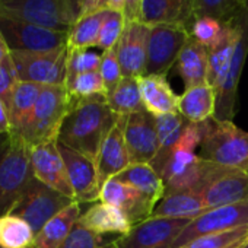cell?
Returning <instances> with one entry per match:
<instances>
[{
    "mask_svg": "<svg viewBox=\"0 0 248 248\" xmlns=\"http://www.w3.org/2000/svg\"><path fill=\"white\" fill-rule=\"evenodd\" d=\"M117 118L118 115L108 107L105 95L72 99L57 142L96 161L99 148Z\"/></svg>",
    "mask_w": 248,
    "mask_h": 248,
    "instance_id": "cell-1",
    "label": "cell"
},
{
    "mask_svg": "<svg viewBox=\"0 0 248 248\" xmlns=\"http://www.w3.org/2000/svg\"><path fill=\"white\" fill-rule=\"evenodd\" d=\"M31 148L21 136H0V216L11 213L34 180Z\"/></svg>",
    "mask_w": 248,
    "mask_h": 248,
    "instance_id": "cell-2",
    "label": "cell"
},
{
    "mask_svg": "<svg viewBox=\"0 0 248 248\" xmlns=\"http://www.w3.org/2000/svg\"><path fill=\"white\" fill-rule=\"evenodd\" d=\"M70 104L72 99L66 86H43L27 126L21 133V138L31 149L44 143L57 142Z\"/></svg>",
    "mask_w": 248,
    "mask_h": 248,
    "instance_id": "cell-3",
    "label": "cell"
},
{
    "mask_svg": "<svg viewBox=\"0 0 248 248\" xmlns=\"http://www.w3.org/2000/svg\"><path fill=\"white\" fill-rule=\"evenodd\" d=\"M197 155L216 165L244 170L248 164V132L232 121L213 117L204 123V135Z\"/></svg>",
    "mask_w": 248,
    "mask_h": 248,
    "instance_id": "cell-4",
    "label": "cell"
},
{
    "mask_svg": "<svg viewBox=\"0 0 248 248\" xmlns=\"http://www.w3.org/2000/svg\"><path fill=\"white\" fill-rule=\"evenodd\" d=\"M0 19L24 21L69 32L78 18L70 0H0Z\"/></svg>",
    "mask_w": 248,
    "mask_h": 248,
    "instance_id": "cell-5",
    "label": "cell"
},
{
    "mask_svg": "<svg viewBox=\"0 0 248 248\" xmlns=\"http://www.w3.org/2000/svg\"><path fill=\"white\" fill-rule=\"evenodd\" d=\"M67 56V46L53 51H11L19 80L43 86L66 85Z\"/></svg>",
    "mask_w": 248,
    "mask_h": 248,
    "instance_id": "cell-6",
    "label": "cell"
},
{
    "mask_svg": "<svg viewBox=\"0 0 248 248\" xmlns=\"http://www.w3.org/2000/svg\"><path fill=\"white\" fill-rule=\"evenodd\" d=\"M73 202L75 200L70 197L34 178L11 213L27 220L37 235L51 217H54Z\"/></svg>",
    "mask_w": 248,
    "mask_h": 248,
    "instance_id": "cell-7",
    "label": "cell"
},
{
    "mask_svg": "<svg viewBox=\"0 0 248 248\" xmlns=\"http://www.w3.org/2000/svg\"><path fill=\"white\" fill-rule=\"evenodd\" d=\"M191 219L154 217L133 225L124 235L115 236L117 248H172Z\"/></svg>",
    "mask_w": 248,
    "mask_h": 248,
    "instance_id": "cell-8",
    "label": "cell"
},
{
    "mask_svg": "<svg viewBox=\"0 0 248 248\" xmlns=\"http://www.w3.org/2000/svg\"><path fill=\"white\" fill-rule=\"evenodd\" d=\"M190 40L188 30L178 24L152 25L148 41L146 75H167Z\"/></svg>",
    "mask_w": 248,
    "mask_h": 248,
    "instance_id": "cell-9",
    "label": "cell"
},
{
    "mask_svg": "<svg viewBox=\"0 0 248 248\" xmlns=\"http://www.w3.org/2000/svg\"><path fill=\"white\" fill-rule=\"evenodd\" d=\"M0 31L11 51H53L67 46L69 37L67 31L11 19H0Z\"/></svg>",
    "mask_w": 248,
    "mask_h": 248,
    "instance_id": "cell-10",
    "label": "cell"
},
{
    "mask_svg": "<svg viewBox=\"0 0 248 248\" xmlns=\"http://www.w3.org/2000/svg\"><path fill=\"white\" fill-rule=\"evenodd\" d=\"M248 226V200L209 209L190 220L172 248H181L203 235Z\"/></svg>",
    "mask_w": 248,
    "mask_h": 248,
    "instance_id": "cell-11",
    "label": "cell"
},
{
    "mask_svg": "<svg viewBox=\"0 0 248 248\" xmlns=\"http://www.w3.org/2000/svg\"><path fill=\"white\" fill-rule=\"evenodd\" d=\"M124 138L133 164H151L159 151L156 117L148 109L130 114L124 127Z\"/></svg>",
    "mask_w": 248,
    "mask_h": 248,
    "instance_id": "cell-12",
    "label": "cell"
},
{
    "mask_svg": "<svg viewBox=\"0 0 248 248\" xmlns=\"http://www.w3.org/2000/svg\"><path fill=\"white\" fill-rule=\"evenodd\" d=\"M207 209L248 200V175L244 170L219 165L199 191Z\"/></svg>",
    "mask_w": 248,
    "mask_h": 248,
    "instance_id": "cell-13",
    "label": "cell"
},
{
    "mask_svg": "<svg viewBox=\"0 0 248 248\" xmlns=\"http://www.w3.org/2000/svg\"><path fill=\"white\" fill-rule=\"evenodd\" d=\"M149 31L151 27L140 21H126V27L115 46L124 78L139 79L146 75Z\"/></svg>",
    "mask_w": 248,
    "mask_h": 248,
    "instance_id": "cell-14",
    "label": "cell"
},
{
    "mask_svg": "<svg viewBox=\"0 0 248 248\" xmlns=\"http://www.w3.org/2000/svg\"><path fill=\"white\" fill-rule=\"evenodd\" d=\"M239 18L242 24V34L239 37V41L236 44V48L232 56V62L229 64L226 78L217 91V101H216V120H226L232 121L235 109H236V101H238V85L242 73V67L248 54V18L245 12L242 11V6L239 9Z\"/></svg>",
    "mask_w": 248,
    "mask_h": 248,
    "instance_id": "cell-15",
    "label": "cell"
},
{
    "mask_svg": "<svg viewBox=\"0 0 248 248\" xmlns=\"http://www.w3.org/2000/svg\"><path fill=\"white\" fill-rule=\"evenodd\" d=\"M127 117L129 115H118L115 124L99 148L95 164L101 187L108 180L115 178L132 165L129 149L126 145V138H124V127H126Z\"/></svg>",
    "mask_w": 248,
    "mask_h": 248,
    "instance_id": "cell-16",
    "label": "cell"
},
{
    "mask_svg": "<svg viewBox=\"0 0 248 248\" xmlns=\"http://www.w3.org/2000/svg\"><path fill=\"white\" fill-rule=\"evenodd\" d=\"M57 145L67 170L69 181L75 191V202L91 203L99 200L101 184L95 161L59 142Z\"/></svg>",
    "mask_w": 248,
    "mask_h": 248,
    "instance_id": "cell-17",
    "label": "cell"
},
{
    "mask_svg": "<svg viewBox=\"0 0 248 248\" xmlns=\"http://www.w3.org/2000/svg\"><path fill=\"white\" fill-rule=\"evenodd\" d=\"M31 162L34 177L37 180L75 200V191L69 181L67 170L59 151L57 142H50L32 148Z\"/></svg>",
    "mask_w": 248,
    "mask_h": 248,
    "instance_id": "cell-18",
    "label": "cell"
},
{
    "mask_svg": "<svg viewBox=\"0 0 248 248\" xmlns=\"http://www.w3.org/2000/svg\"><path fill=\"white\" fill-rule=\"evenodd\" d=\"M99 202L108 203L123 210L132 225H138L149 219L155 209L140 191L117 178L108 180L101 187Z\"/></svg>",
    "mask_w": 248,
    "mask_h": 248,
    "instance_id": "cell-19",
    "label": "cell"
},
{
    "mask_svg": "<svg viewBox=\"0 0 248 248\" xmlns=\"http://www.w3.org/2000/svg\"><path fill=\"white\" fill-rule=\"evenodd\" d=\"M193 19L191 0H143L139 21L152 27L178 24L188 28Z\"/></svg>",
    "mask_w": 248,
    "mask_h": 248,
    "instance_id": "cell-20",
    "label": "cell"
},
{
    "mask_svg": "<svg viewBox=\"0 0 248 248\" xmlns=\"http://www.w3.org/2000/svg\"><path fill=\"white\" fill-rule=\"evenodd\" d=\"M140 95L145 108L154 115L178 112L180 96L170 86L165 75H145L139 78Z\"/></svg>",
    "mask_w": 248,
    "mask_h": 248,
    "instance_id": "cell-21",
    "label": "cell"
},
{
    "mask_svg": "<svg viewBox=\"0 0 248 248\" xmlns=\"http://www.w3.org/2000/svg\"><path fill=\"white\" fill-rule=\"evenodd\" d=\"M79 223L98 235H124L133 226L123 210L104 202H98L83 212L79 217Z\"/></svg>",
    "mask_w": 248,
    "mask_h": 248,
    "instance_id": "cell-22",
    "label": "cell"
},
{
    "mask_svg": "<svg viewBox=\"0 0 248 248\" xmlns=\"http://www.w3.org/2000/svg\"><path fill=\"white\" fill-rule=\"evenodd\" d=\"M155 117H156V127H158L159 151L155 159L151 162V167L162 177L171 159L174 148L190 121H187L180 112L155 115Z\"/></svg>",
    "mask_w": 248,
    "mask_h": 248,
    "instance_id": "cell-23",
    "label": "cell"
},
{
    "mask_svg": "<svg viewBox=\"0 0 248 248\" xmlns=\"http://www.w3.org/2000/svg\"><path fill=\"white\" fill-rule=\"evenodd\" d=\"M217 95L213 86L203 83L186 89L178 99V112L190 123H206L216 114Z\"/></svg>",
    "mask_w": 248,
    "mask_h": 248,
    "instance_id": "cell-24",
    "label": "cell"
},
{
    "mask_svg": "<svg viewBox=\"0 0 248 248\" xmlns=\"http://www.w3.org/2000/svg\"><path fill=\"white\" fill-rule=\"evenodd\" d=\"M80 215V203L73 202L69 204L43 226L35 235L32 248H60L78 223Z\"/></svg>",
    "mask_w": 248,
    "mask_h": 248,
    "instance_id": "cell-25",
    "label": "cell"
},
{
    "mask_svg": "<svg viewBox=\"0 0 248 248\" xmlns=\"http://www.w3.org/2000/svg\"><path fill=\"white\" fill-rule=\"evenodd\" d=\"M177 70L184 82L186 89L207 83V48L190 37L177 60Z\"/></svg>",
    "mask_w": 248,
    "mask_h": 248,
    "instance_id": "cell-26",
    "label": "cell"
},
{
    "mask_svg": "<svg viewBox=\"0 0 248 248\" xmlns=\"http://www.w3.org/2000/svg\"><path fill=\"white\" fill-rule=\"evenodd\" d=\"M115 178L140 191L154 207L165 196V183L151 164H133Z\"/></svg>",
    "mask_w": 248,
    "mask_h": 248,
    "instance_id": "cell-27",
    "label": "cell"
},
{
    "mask_svg": "<svg viewBox=\"0 0 248 248\" xmlns=\"http://www.w3.org/2000/svg\"><path fill=\"white\" fill-rule=\"evenodd\" d=\"M209 210L203 197L194 191H180L165 194L152 212L154 217L194 219Z\"/></svg>",
    "mask_w": 248,
    "mask_h": 248,
    "instance_id": "cell-28",
    "label": "cell"
},
{
    "mask_svg": "<svg viewBox=\"0 0 248 248\" xmlns=\"http://www.w3.org/2000/svg\"><path fill=\"white\" fill-rule=\"evenodd\" d=\"M43 91V85L31 83V82H19L12 93L9 102V133L15 136H21L24 127L27 126L28 118L35 107V102Z\"/></svg>",
    "mask_w": 248,
    "mask_h": 248,
    "instance_id": "cell-29",
    "label": "cell"
},
{
    "mask_svg": "<svg viewBox=\"0 0 248 248\" xmlns=\"http://www.w3.org/2000/svg\"><path fill=\"white\" fill-rule=\"evenodd\" d=\"M105 98L108 107L117 115H130L146 109L142 101L138 78H123Z\"/></svg>",
    "mask_w": 248,
    "mask_h": 248,
    "instance_id": "cell-30",
    "label": "cell"
},
{
    "mask_svg": "<svg viewBox=\"0 0 248 248\" xmlns=\"http://www.w3.org/2000/svg\"><path fill=\"white\" fill-rule=\"evenodd\" d=\"M104 15H105V11H96L93 14L78 18L69 31L67 48L69 50H89L91 47H96Z\"/></svg>",
    "mask_w": 248,
    "mask_h": 248,
    "instance_id": "cell-31",
    "label": "cell"
},
{
    "mask_svg": "<svg viewBox=\"0 0 248 248\" xmlns=\"http://www.w3.org/2000/svg\"><path fill=\"white\" fill-rule=\"evenodd\" d=\"M35 232L22 217L6 213L0 216V247L3 248H32Z\"/></svg>",
    "mask_w": 248,
    "mask_h": 248,
    "instance_id": "cell-32",
    "label": "cell"
},
{
    "mask_svg": "<svg viewBox=\"0 0 248 248\" xmlns=\"http://www.w3.org/2000/svg\"><path fill=\"white\" fill-rule=\"evenodd\" d=\"M226 28H228V22L210 16H199L191 19L187 30L193 40H196L203 47L210 50L223 38Z\"/></svg>",
    "mask_w": 248,
    "mask_h": 248,
    "instance_id": "cell-33",
    "label": "cell"
},
{
    "mask_svg": "<svg viewBox=\"0 0 248 248\" xmlns=\"http://www.w3.org/2000/svg\"><path fill=\"white\" fill-rule=\"evenodd\" d=\"M248 236V226L203 235L181 248H236Z\"/></svg>",
    "mask_w": 248,
    "mask_h": 248,
    "instance_id": "cell-34",
    "label": "cell"
},
{
    "mask_svg": "<svg viewBox=\"0 0 248 248\" xmlns=\"http://www.w3.org/2000/svg\"><path fill=\"white\" fill-rule=\"evenodd\" d=\"M64 86L72 99H85V98H91L96 95L107 96V88L104 85L99 70L78 75L69 79Z\"/></svg>",
    "mask_w": 248,
    "mask_h": 248,
    "instance_id": "cell-35",
    "label": "cell"
},
{
    "mask_svg": "<svg viewBox=\"0 0 248 248\" xmlns=\"http://www.w3.org/2000/svg\"><path fill=\"white\" fill-rule=\"evenodd\" d=\"M193 18L210 16L223 22L235 18L241 9L239 0H191Z\"/></svg>",
    "mask_w": 248,
    "mask_h": 248,
    "instance_id": "cell-36",
    "label": "cell"
},
{
    "mask_svg": "<svg viewBox=\"0 0 248 248\" xmlns=\"http://www.w3.org/2000/svg\"><path fill=\"white\" fill-rule=\"evenodd\" d=\"M124 27H126V16L123 12L105 11L96 47L102 51L115 47L124 31Z\"/></svg>",
    "mask_w": 248,
    "mask_h": 248,
    "instance_id": "cell-37",
    "label": "cell"
},
{
    "mask_svg": "<svg viewBox=\"0 0 248 248\" xmlns=\"http://www.w3.org/2000/svg\"><path fill=\"white\" fill-rule=\"evenodd\" d=\"M60 248H117V247H115V238L107 239L104 235H98L86 229L78 220L70 235L67 236V239L63 242Z\"/></svg>",
    "mask_w": 248,
    "mask_h": 248,
    "instance_id": "cell-38",
    "label": "cell"
},
{
    "mask_svg": "<svg viewBox=\"0 0 248 248\" xmlns=\"http://www.w3.org/2000/svg\"><path fill=\"white\" fill-rule=\"evenodd\" d=\"M99 66H101V54L91 50H69L66 82L82 73L98 72Z\"/></svg>",
    "mask_w": 248,
    "mask_h": 248,
    "instance_id": "cell-39",
    "label": "cell"
},
{
    "mask_svg": "<svg viewBox=\"0 0 248 248\" xmlns=\"http://www.w3.org/2000/svg\"><path fill=\"white\" fill-rule=\"evenodd\" d=\"M99 73L102 76L104 85L107 88V93L112 91L118 82L124 78L121 72V66L118 62V54H117V47H112L109 50L102 51L101 54V66H99Z\"/></svg>",
    "mask_w": 248,
    "mask_h": 248,
    "instance_id": "cell-40",
    "label": "cell"
},
{
    "mask_svg": "<svg viewBox=\"0 0 248 248\" xmlns=\"http://www.w3.org/2000/svg\"><path fill=\"white\" fill-rule=\"evenodd\" d=\"M19 82L21 80L18 78L15 64L9 54L2 63H0V99H2L8 107H9L12 93Z\"/></svg>",
    "mask_w": 248,
    "mask_h": 248,
    "instance_id": "cell-41",
    "label": "cell"
},
{
    "mask_svg": "<svg viewBox=\"0 0 248 248\" xmlns=\"http://www.w3.org/2000/svg\"><path fill=\"white\" fill-rule=\"evenodd\" d=\"M142 5H143V0H127L126 9H124V16H126L127 22L129 21H139Z\"/></svg>",
    "mask_w": 248,
    "mask_h": 248,
    "instance_id": "cell-42",
    "label": "cell"
},
{
    "mask_svg": "<svg viewBox=\"0 0 248 248\" xmlns=\"http://www.w3.org/2000/svg\"><path fill=\"white\" fill-rule=\"evenodd\" d=\"M126 3L127 0H101L98 5V11H117L124 14Z\"/></svg>",
    "mask_w": 248,
    "mask_h": 248,
    "instance_id": "cell-43",
    "label": "cell"
},
{
    "mask_svg": "<svg viewBox=\"0 0 248 248\" xmlns=\"http://www.w3.org/2000/svg\"><path fill=\"white\" fill-rule=\"evenodd\" d=\"M11 123H9V109L8 105L0 99V136L9 133Z\"/></svg>",
    "mask_w": 248,
    "mask_h": 248,
    "instance_id": "cell-44",
    "label": "cell"
},
{
    "mask_svg": "<svg viewBox=\"0 0 248 248\" xmlns=\"http://www.w3.org/2000/svg\"><path fill=\"white\" fill-rule=\"evenodd\" d=\"M99 2H101V0H85L79 18H80V16H83V15H89V14L96 12V11H98V5H99Z\"/></svg>",
    "mask_w": 248,
    "mask_h": 248,
    "instance_id": "cell-45",
    "label": "cell"
},
{
    "mask_svg": "<svg viewBox=\"0 0 248 248\" xmlns=\"http://www.w3.org/2000/svg\"><path fill=\"white\" fill-rule=\"evenodd\" d=\"M9 54H11V48H9L8 43H6V40H5L2 31H0V63H2Z\"/></svg>",
    "mask_w": 248,
    "mask_h": 248,
    "instance_id": "cell-46",
    "label": "cell"
},
{
    "mask_svg": "<svg viewBox=\"0 0 248 248\" xmlns=\"http://www.w3.org/2000/svg\"><path fill=\"white\" fill-rule=\"evenodd\" d=\"M83 2H85V0H70V5H72V9H73V12L76 15V18H79V15H80Z\"/></svg>",
    "mask_w": 248,
    "mask_h": 248,
    "instance_id": "cell-47",
    "label": "cell"
},
{
    "mask_svg": "<svg viewBox=\"0 0 248 248\" xmlns=\"http://www.w3.org/2000/svg\"><path fill=\"white\" fill-rule=\"evenodd\" d=\"M242 11L245 12L247 18H248V0H245V2L242 3Z\"/></svg>",
    "mask_w": 248,
    "mask_h": 248,
    "instance_id": "cell-48",
    "label": "cell"
},
{
    "mask_svg": "<svg viewBox=\"0 0 248 248\" xmlns=\"http://www.w3.org/2000/svg\"><path fill=\"white\" fill-rule=\"evenodd\" d=\"M236 248H248V236H247V238L244 239V242H242L241 245H238Z\"/></svg>",
    "mask_w": 248,
    "mask_h": 248,
    "instance_id": "cell-49",
    "label": "cell"
},
{
    "mask_svg": "<svg viewBox=\"0 0 248 248\" xmlns=\"http://www.w3.org/2000/svg\"><path fill=\"white\" fill-rule=\"evenodd\" d=\"M244 171H245V172H247V175H248V164L245 165V168H244Z\"/></svg>",
    "mask_w": 248,
    "mask_h": 248,
    "instance_id": "cell-50",
    "label": "cell"
},
{
    "mask_svg": "<svg viewBox=\"0 0 248 248\" xmlns=\"http://www.w3.org/2000/svg\"><path fill=\"white\" fill-rule=\"evenodd\" d=\"M244 2H245V0H239V3H241V5H242Z\"/></svg>",
    "mask_w": 248,
    "mask_h": 248,
    "instance_id": "cell-51",
    "label": "cell"
},
{
    "mask_svg": "<svg viewBox=\"0 0 248 248\" xmlns=\"http://www.w3.org/2000/svg\"><path fill=\"white\" fill-rule=\"evenodd\" d=\"M0 248H3V247H0Z\"/></svg>",
    "mask_w": 248,
    "mask_h": 248,
    "instance_id": "cell-52",
    "label": "cell"
}]
</instances>
